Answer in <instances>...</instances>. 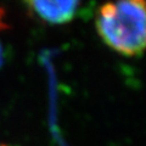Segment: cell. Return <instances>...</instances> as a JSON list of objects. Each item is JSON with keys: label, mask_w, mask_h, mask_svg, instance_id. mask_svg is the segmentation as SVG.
Segmentation results:
<instances>
[{"label": "cell", "mask_w": 146, "mask_h": 146, "mask_svg": "<svg viewBox=\"0 0 146 146\" xmlns=\"http://www.w3.org/2000/svg\"><path fill=\"white\" fill-rule=\"evenodd\" d=\"M145 0H115L100 7L96 28L110 48L128 56L145 49Z\"/></svg>", "instance_id": "1"}, {"label": "cell", "mask_w": 146, "mask_h": 146, "mask_svg": "<svg viewBox=\"0 0 146 146\" xmlns=\"http://www.w3.org/2000/svg\"><path fill=\"white\" fill-rule=\"evenodd\" d=\"M28 6L43 21L60 25L71 21L79 0H26Z\"/></svg>", "instance_id": "2"}, {"label": "cell", "mask_w": 146, "mask_h": 146, "mask_svg": "<svg viewBox=\"0 0 146 146\" xmlns=\"http://www.w3.org/2000/svg\"><path fill=\"white\" fill-rule=\"evenodd\" d=\"M3 16H4V12H3V10L0 9V29H4V28H6V25L3 22Z\"/></svg>", "instance_id": "3"}, {"label": "cell", "mask_w": 146, "mask_h": 146, "mask_svg": "<svg viewBox=\"0 0 146 146\" xmlns=\"http://www.w3.org/2000/svg\"><path fill=\"white\" fill-rule=\"evenodd\" d=\"M3 63V49H1V45H0V66Z\"/></svg>", "instance_id": "4"}, {"label": "cell", "mask_w": 146, "mask_h": 146, "mask_svg": "<svg viewBox=\"0 0 146 146\" xmlns=\"http://www.w3.org/2000/svg\"><path fill=\"white\" fill-rule=\"evenodd\" d=\"M4 146H5V145H4Z\"/></svg>", "instance_id": "5"}]
</instances>
